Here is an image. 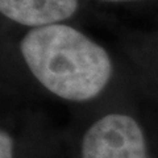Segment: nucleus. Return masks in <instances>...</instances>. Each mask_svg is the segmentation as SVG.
Segmentation results:
<instances>
[{
    "label": "nucleus",
    "mask_w": 158,
    "mask_h": 158,
    "mask_svg": "<svg viewBox=\"0 0 158 158\" xmlns=\"http://www.w3.org/2000/svg\"><path fill=\"white\" fill-rule=\"evenodd\" d=\"M58 145L41 132L0 124V158H58Z\"/></svg>",
    "instance_id": "nucleus-4"
},
{
    "label": "nucleus",
    "mask_w": 158,
    "mask_h": 158,
    "mask_svg": "<svg viewBox=\"0 0 158 158\" xmlns=\"http://www.w3.org/2000/svg\"><path fill=\"white\" fill-rule=\"evenodd\" d=\"M157 75H158V74H157Z\"/></svg>",
    "instance_id": "nucleus-7"
},
{
    "label": "nucleus",
    "mask_w": 158,
    "mask_h": 158,
    "mask_svg": "<svg viewBox=\"0 0 158 158\" xmlns=\"http://www.w3.org/2000/svg\"><path fill=\"white\" fill-rule=\"evenodd\" d=\"M16 50L38 87L66 103L100 100L116 79L111 52L70 23L25 29Z\"/></svg>",
    "instance_id": "nucleus-1"
},
{
    "label": "nucleus",
    "mask_w": 158,
    "mask_h": 158,
    "mask_svg": "<svg viewBox=\"0 0 158 158\" xmlns=\"http://www.w3.org/2000/svg\"><path fill=\"white\" fill-rule=\"evenodd\" d=\"M66 158H158V107L94 115L67 144Z\"/></svg>",
    "instance_id": "nucleus-2"
},
{
    "label": "nucleus",
    "mask_w": 158,
    "mask_h": 158,
    "mask_svg": "<svg viewBox=\"0 0 158 158\" xmlns=\"http://www.w3.org/2000/svg\"><path fill=\"white\" fill-rule=\"evenodd\" d=\"M58 158H61V154H59V156H58Z\"/></svg>",
    "instance_id": "nucleus-6"
},
{
    "label": "nucleus",
    "mask_w": 158,
    "mask_h": 158,
    "mask_svg": "<svg viewBox=\"0 0 158 158\" xmlns=\"http://www.w3.org/2000/svg\"><path fill=\"white\" fill-rule=\"evenodd\" d=\"M81 11V0H0V19L24 31L70 23Z\"/></svg>",
    "instance_id": "nucleus-3"
},
{
    "label": "nucleus",
    "mask_w": 158,
    "mask_h": 158,
    "mask_svg": "<svg viewBox=\"0 0 158 158\" xmlns=\"http://www.w3.org/2000/svg\"><path fill=\"white\" fill-rule=\"evenodd\" d=\"M98 3L111 4V6H128V4H145L153 0H95Z\"/></svg>",
    "instance_id": "nucleus-5"
}]
</instances>
